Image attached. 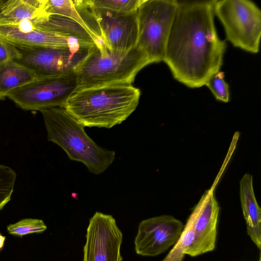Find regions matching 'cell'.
Masks as SVG:
<instances>
[{
	"label": "cell",
	"mask_w": 261,
	"mask_h": 261,
	"mask_svg": "<svg viewBox=\"0 0 261 261\" xmlns=\"http://www.w3.org/2000/svg\"><path fill=\"white\" fill-rule=\"evenodd\" d=\"M216 1H178L163 61L174 78L199 88L220 71L226 44L214 23Z\"/></svg>",
	"instance_id": "cell-1"
},
{
	"label": "cell",
	"mask_w": 261,
	"mask_h": 261,
	"mask_svg": "<svg viewBox=\"0 0 261 261\" xmlns=\"http://www.w3.org/2000/svg\"><path fill=\"white\" fill-rule=\"evenodd\" d=\"M140 96V90L132 84L78 88L64 108L85 127L110 128L130 115Z\"/></svg>",
	"instance_id": "cell-2"
},
{
	"label": "cell",
	"mask_w": 261,
	"mask_h": 261,
	"mask_svg": "<svg viewBox=\"0 0 261 261\" xmlns=\"http://www.w3.org/2000/svg\"><path fill=\"white\" fill-rule=\"evenodd\" d=\"M47 139L61 147L70 160L82 163L93 174L105 172L115 160V151L98 145L86 134L84 126L64 107L39 110Z\"/></svg>",
	"instance_id": "cell-3"
},
{
	"label": "cell",
	"mask_w": 261,
	"mask_h": 261,
	"mask_svg": "<svg viewBox=\"0 0 261 261\" xmlns=\"http://www.w3.org/2000/svg\"><path fill=\"white\" fill-rule=\"evenodd\" d=\"M151 64L137 45L127 51L111 50L105 44L92 46L75 70L78 88L133 84L137 73Z\"/></svg>",
	"instance_id": "cell-4"
},
{
	"label": "cell",
	"mask_w": 261,
	"mask_h": 261,
	"mask_svg": "<svg viewBox=\"0 0 261 261\" xmlns=\"http://www.w3.org/2000/svg\"><path fill=\"white\" fill-rule=\"evenodd\" d=\"M177 7L176 0H143L137 10V46L151 64L163 61Z\"/></svg>",
	"instance_id": "cell-5"
},
{
	"label": "cell",
	"mask_w": 261,
	"mask_h": 261,
	"mask_svg": "<svg viewBox=\"0 0 261 261\" xmlns=\"http://www.w3.org/2000/svg\"><path fill=\"white\" fill-rule=\"evenodd\" d=\"M214 13L222 23L226 37L234 47L251 53L259 51L261 11L249 0L216 1Z\"/></svg>",
	"instance_id": "cell-6"
},
{
	"label": "cell",
	"mask_w": 261,
	"mask_h": 261,
	"mask_svg": "<svg viewBox=\"0 0 261 261\" xmlns=\"http://www.w3.org/2000/svg\"><path fill=\"white\" fill-rule=\"evenodd\" d=\"M77 88L75 72L39 79L9 92L6 97L25 110L64 107Z\"/></svg>",
	"instance_id": "cell-7"
},
{
	"label": "cell",
	"mask_w": 261,
	"mask_h": 261,
	"mask_svg": "<svg viewBox=\"0 0 261 261\" xmlns=\"http://www.w3.org/2000/svg\"><path fill=\"white\" fill-rule=\"evenodd\" d=\"M16 47L20 56L14 61L34 71L38 79H42L74 72L92 46Z\"/></svg>",
	"instance_id": "cell-8"
},
{
	"label": "cell",
	"mask_w": 261,
	"mask_h": 261,
	"mask_svg": "<svg viewBox=\"0 0 261 261\" xmlns=\"http://www.w3.org/2000/svg\"><path fill=\"white\" fill-rule=\"evenodd\" d=\"M83 261H122L123 234L111 215L96 212L90 219Z\"/></svg>",
	"instance_id": "cell-9"
},
{
	"label": "cell",
	"mask_w": 261,
	"mask_h": 261,
	"mask_svg": "<svg viewBox=\"0 0 261 261\" xmlns=\"http://www.w3.org/2000/svg\"><path fill=\"white\" fill-rule=\"evenodd\" d=\"M184 227L172 216L161 215L142 220L134 241L136 253L155 256L165 251L178 240Z\"/></svg>",
	"instance_id": "cell-10"
},
{
	"label": "cell",
	"mask_w": 261,
	"mask_h": 261,
	"mask_svg": "<svg viewBox=\"0 0 261 261\" xmlns=\"http://www.w3.org/2000/svg\"><path fill=\"white\" fill-rule=\"evenodd\" d=\"M219 210L212 188L203 194L189 217L194 238L186 254L194 257L214 250Z\"/></svg>",
	"instance_id": "cell-11"
},
{
	"label": "cell",
	"mask_w": 261,
	"mask_h": 261,
	"mask_svg": "<svg viewBox=\"0 0 261 261\" xmlns=\"http://www.w3.org/2000/svg\"><path fill=\"white\" fill-rule=\"evenodd\" d=\"M93 8L103 41L108 48L127 51L137 45V10L120 14Z\"/></svg>",
	"instance_id": "cell-12"
},
{
	"label": "cell",
	"mask_w": 261,
	"mask_h": 261,
	"mask_svg": "<svg viewBox=\"0 0 261 261\" xmlns=\"http://www.w3.org/2000/svg\"><path fill=\"white\" fill-rule=\"evenodd\" d=\"M0 38L24 48L85 46L74 39L39 28L29 20L0 24Z\"/></svg>",
	"instance_id": "cell-13"
},
{
	"label": "cell",
	"mask_w": 261,
	"mask_h": 261,
	"mask_svg": "<svg viewBox=\"0 0 261 261\" xmlns=\"http://www.w3.org/2000/svg\"><path fill=\"white\" fill-rule=\"evenodd\" d=\"M45 12L70 18L91 35L96 46L105 44L90 0H46Z\"/></svg>",
	"instance_id": "cell-14"
},
{
	"label": "cell",
	"mask_w": 261,
	"mask_h": 261,
	"mask_svg": "<svg viewBox=\"0 0 261 261\" xmlns=\"http://www.w3.org/2000/svg\"><path fill=\"white\" fill-rule=\"evenodd\" d=\"M32 21L39 28L74 39L82 45L90 47L95 45L91 35L79 23L67 16L45 12Z\"/></svg>",
	"instance_id": "cell-15"
},
{
	"label": "cell",
	"mask_w": 261,
	"mask_h": 261,
	"mask_svg": "<svg viewBox=\"0 0 261 261\" xmlns=\"http://www.w3.org/2000/svg\"><path fill=\"white\" fill-rule=\"evenodd\" d=\"M240 200L247 233L260 250L261 248V210L256 201L252 176L246 173L240 180Z\"/></svg>",
	"instance_id": "cell-16"
},
{
	"label": "cell",
	"mask_w": 261,
	"mask_h": 261,
	"mask_svg": "<svg viewBox=\"0 0 261 261\" xmlns=\"http://www.w3.org/2000/svg\"><path fill=\"white\" fill-rule=\"evenodd\" d=\"M46 0L4 1L0 8V24L33 20L45 13Z\"/></svg>",
	"instance_id": "cell-17"
},
{
	"label": "cell",
	"mask_w": 261,
	"mask_h": 261,
	"mask_svg": "<svg viewBox=\"0 0 261 261\" xmlns=\"http://www.w3.org/2000/svg\"><path fill=\"white\" fill-rule=\"evenodd\" d=\"M39 80L35 73L11 60L0 65V99L10 91Z\"/></svg>",
	"instance_id": "cell-18"
},
{
	"label": "cell",
	"mask_w": 261,
	"mask_h": 261,
	"mask_svg": "<svg viewBox=\"0 0 261 261\" xmlns=\"http://www.w3.org/2000/svg\"><path fill=\"white\" fill-rule=\"evenodd\" d=\"M194 238L192 221L189 217L174 246L162 261H182L186 251L193 242Z\"/></svg>",
	"instance_id": "cell-19"
},
{
	"label": "cell",
	"mask_w": 261,
	"mask_h": 261,
	"mask_svg": "<svg viewBox=\"0 0 261 261\" xmlns=\"http://www.w3.org/2000/svg\"><path fill=\"white\" fill-rule=\"evenodd\" d=\"M92 6L120 14L129 13L138 10L143 0H90Z\"/></svg>",
	"instance_id": "cell-20"
},
{
	"label": "cell",
	"mask_w": 261,
	"mask_h": 261,
	"mask_svg": "<svg viewBox=\"0 0 261 261\" xmlns=\"http://www.w3.org/2000/svg\"><path fill=\"white\" fill-rule=\"evenodd\" d=\"M47 229L43 221L34 218L23 219L7 226L8 232L14 236L22 237L30 233H41Z\"/></svg>",
	"instance_id": "cell-21"
},
{
	"label": "cell",
	"mask_w": 261,
	"mask_h": 261,
	"mask_svg": "<svg viewBox=\"0 0 261 261\" xmlns=\"http://www.w3.org/2000/svg\"><path fill=\"white\" fill-rule=\"evenodd\" d=\"M16 173L9 167L0 165V210L11 199Z\"/></svg>",
	"instance_id": "cell-22"
},
{
	"label": "cell",
	"mask_w": 261,
	"mask_h": 261,
	"mask_svg": "<svg viewBox=\"0 0 261 261\" xmlns=\"http://www.w3.org/2000/svg\"><path fill=\"white\" fill-rule=\"evenodd\" d=\"M224 73L218 71L211 76L205 84L217 100L227 102L229 100V86L224 79Z\"/></svg>",
	"instance_id": "cell-23"
},
{
	"label": "cell",
	"mask_w": 261,
	"mask_h": 261,
	"mask_svg": "<svg viewBox=\"0 0 261 261\" xmlns=\"http://www.w3.org/2000/svg\"><path fill=\"white\" fill-rule=\"evenodd\" d=\"M20 53L16 46L0 38V65L11 60H16Z\"/></svg>",
	"instance_id": "cell-24"
},
{
	"label": "cell",
	"mask_w": 261,
	"mask_h": 261,
	"mask_svg": "<svg viewBox=\"0 0 261 261\" xmlns=\"http://www.w3.org/2000/svg\"><path fill=\"white\" fill-rule=\"evenodd\" d=\"M5 239V237L3 236L1 233H0V250L4 247Z\"/></svg>",
	"instance_id": "cell-25"
},
{
	"label": "cell",
	"mask_w": 261,
	"mask_h": 261,
	"mask_svg": "<svg viewBox=\"0 0 261 261\" xmlns=\"http://www.w3.org/2000/svg\"><path fill=\"white\" fill-rule=\"evenodd\" d=\"M5 0H0V8L2 6V5H3L4 2Z\"/></svg>",
	"instance_id": "cell-26"
},
{
	"label": "cell",
	"mask_w": 261,
	"mask_h": 261,
	"mask_svg": "<svg viewBox=\"0 0 261 261\" xmlns=\"http://www.w3.org/2000/svg\"><path fill=\"white\" fill-rule=\"evenodd\" d=\"M260 258H260V256H259V260H258V261H261Z\"/></svg>",
	"instance_id": "cell-27"
}]
</instances>
